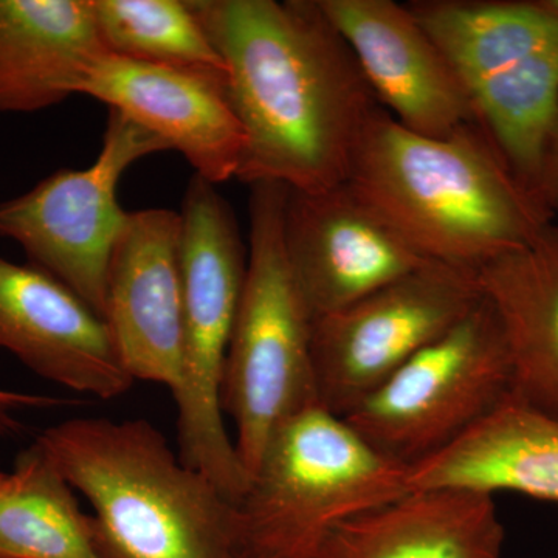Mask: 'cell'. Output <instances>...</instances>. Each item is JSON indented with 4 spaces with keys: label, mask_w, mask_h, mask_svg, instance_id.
Here are the masks:
<instances>
[{
    "label": "cell",
    "mask_w": 558,
    "mask_h": 558,
    "mask_svg": "<svg viewBox=\"0 0 558 558\" xmlns=\"http://www.w3.org/2000/svg\"><path fill=\"white\" fill-rule=\"evenodd\" d=\"M247 258L229 202L216 185L194 174L180 209L182 374L172 392L179 410V458L234 505L247 490L248 475L223 424L220 385Z\"/></svg>",
    "instance_id": "7"
},
{
    "label": "cell",
    "mask_w": 558,
    "mask_h": 558,
    "mask_svg": "<svg viewBox=\"0 0 558 558\" xmlns=\"http://www.w3.org/2000/svg\"><path fill=\"white\" fill-rule=\"evenodd\" d=\"M505 537L494 495L418 488L339 524L319 558H501Z\"/></svg>",
    "instance_id": "16"
},
{
    "label": "cell",
    "mask_w": 558,
    "mask_h": 558,
    "mask_svg": "<svg viewBox=\"0 0 558 558\" xmlns=\"http://www.w3.org/2000/svg\"><path fill=\"white\" fill-rule=\"evenodd\" d=\"M550 2H553V5L558 10V0H550Z\"/></svg>",
    "instance_id": "25"
},
{
    "label": "cell",
    "mask_w": 558,
    "mask_h": 558,
    "mask_svg": "<svg viewBox=\"0 0 558 558\" xmlns=\"http://www.w3.org/2000/svg\"><path fill=\"white\" fill-rule=\"evenodd\" d=\"M411 490L515 492L558 505V421L510 400L436 457L409 469Z\"/></svg>",
    "instance_id": "19"
},
{
    "label": "cell",
    "mask_w": 558,
    "mask_h": 558,
    "mask_svg": "<svg viewBox=\"0 0 558 558\" xmlns=\"http://www.w3.org/2000/svg\"><path fill=\"white\" fill-rule=\"evenodd\" d=\"M250 196L247 274L220 385V407L238 428L248 481L271 436L319 405L312 318L284 241L289 189L259 182Z\"/></svg>",
    "instance_id": "6"
},
{
    "label": "cell",
    "mask_w": 558,
    "mask_h": 558,
    "mask_svg": "<svg viewBox=\"0 0 558 558\" xmlns=\"http://www.w3.org/2000/svg\"><path fill=\"white\" fill-rule=\"evenodd\" d=\"M512 395L508 343L483 296L343 418L381 457L411 469L464 438Z\"/></svg>",
    "instance_id": "8"
},
{
    "label": "cell",
    "mask_w": 558,
    "mask_h": 558,
    "mask_svg": "<svg viewBox=\"0 0 558 558\" xmlns=\"http://www.w3.org/2000/svg\"><path fill=\"white\" fill-rule=\"evenodd\" d=\"M0 558H105L90 515L38 442L0 487Z\"/></svg>",
    "instance_id": "20"
},
{
    "label": "cell",
    "mask_w": 558,
    "mask_h": 558,
    "mask_svg": "<svg viewBox=\"0 0 558 558\" xmlns=\"http://www.w3.org/2000/svg\"><path fill=\"white\" fill-rule=\"evenodd\" d=\"M381 108L407 130L447 138L478 124L450 62L407 3L319 0Z\"/></svg>",
    "instance_id": "12"
},
{
    "label": "cell",
    "mask_w": 558,
    "mask_h": 558,
    "mask_svg": "<svg viewBox=\"0 0 558 558\" xmlns=\"http://www.w3.org/2000/svg\"><path fill=\"white\" fill-rule=\"evenodd\" d=\"M542 193L550 220L558 229V117L553 132H550L548 146H546L545 161H543Z\"/></svg>",
    "instance_id": "23"
},
{
    "label": "cell",
    "mask_w": 558,
    "mask_h": 558,
    "mask_svg": "<svg viewBox=\"0 0 558 558\" xmlns=\"http://www.w3.org/2000/svg\"><path fill=\"white\" fill-rule=\"evenodd\" d=\"M508 343L512 400L558 421V229L553 222L523 247L476 271Z\"/></svg>",
    "instance_id": "17"
},
{
    "label": "cell",
    "mask_w": 558,
    "mask_h": 558,
    "mask_svg": "<svg viewBox=\"0 0 558 558\" xmlns=\"http://www.w3.org/2000/svg\"><path fill=\"white\" fill-rule=\"evenodd\" d=\"M170 150L163 140L109 109L97 160L62 168L13 199L0 202V238L16 242L28 264L68 286L105 319L110 256L128 215L117 199L132 165Z\"/></svg>",
    "instance_id": "9"
},
{
    "label": "cell",
    "mask_w": 558,
    "mask_h": 558,
    "mask_svg": "<svg viewBox=\"0 0 558 558\" xmlns=\"http://www.w3.org/2000/svg\"><path fill=\"white\" fill-rule=\"evenodd\" d=\"M481 300L475 274L429 260L347 310L314 319L319 405L347 416Z\"/></svg>",
    "instance_id": "10"
},
{
    "label": "cell",
    "mask_w": 558,
    "mask_h": 558,
    "mask_svg": "<svg viewBox=\"0 0 558 558\" xmlns=\"http://www.w3.org/2000/svg\"><path fill=\"white\" fill-rule=\"evenodd\" d=\"M284 241L314 319L347 310L432 260L349 182L315 193L289 191Z\"/></svg>",
    "instance_id": "11"
},
{
    "label": "cell",
    "mask_w": 558,
    "mask_h": 558,
    "mask_svg": "<svg viewBox=\"0 0 558 558\" xmlns=\"http://www.w3.org/2000/svg\"><path fill=\"white\" fill-rule=\"evenodd\" d=\"M102 53L94 0H0V112L68 100Z\"/></svg>",
    "instance_id": "18"
},
{
    "label": "cell",
    "mask_w": 558,
    "mask_h": 558,
    "mask_svg": "<svg viewBox=\"0 0 558 558\" xmlns=\"http://www.w3.org/2000/svg\"><path fill=\"white\" fill-rule=\"evenodd\" d=\"M411 492L409 469L381 457L322 405L267 442L236 506L241 558H319L330 532Z\"/></svg>",
    "instance_id": "5"
},
{
    "label": "cell",
    "mask_w": 558,
    "mask_h": 558,
    "mask_svg": "<svg viewBox=\"0 0 558 558\" xmlns=\"http://www.w3.org/2000/svg\"><path fill=\"white\" fill-rule=\"evenodd\" d=\"M105 322L134 380L178 389L182 374L180 213H130L110 256Z\"/></svg>",
    "instance_id": "13"
},
{
    "label": "cell",
    "mask_w": 558,
    "mask_h": 558,
    "mask_svg": "<svg viewBox=\"0 0 558 558\" xmlns=\"http://www.w3.org/2000/svg\"><path fill=\"white\" fill-rule=\"evenodd\" d=\"M7 475L5 473H0V487H2V484L5 483Z\"/></svg>",
    "instance_id": "24"
},
{
    "label": "cell",
    "mask_w": 558,
    "mask_h": 558,
    "mask_svg": "<svg viewBox=\"0 0 558 558\" xmlns=\"http://www.w3.org/2000/svg\"><path fill=\"white\" fill-rule=\"evenodd\" d=\"M0 348L44 379L100 399L120 398L135 381L105 319L86 301L32 264L3 258Z\"/></svg>",
    "instance_id": "15"
},
{
    "label": "cell",
    "mask_w": 558,
    "mask_h": 558,
    "mask_svg": "<svg viewBox=\"0 0 558 558\" xmlns=\"http://www.w3.org/2000/svg\"><path fill=\"white\" fill-rule=\"evenodd\" d=\"M36 442L89 499L102 557L241 558L236 505L145 418H72Z\"/></svg>",
    "instance_id": "3"
},
{
    "label": "cell",
    "mask_w": 558,
    "mask_h": 558,
    "mask_svg": "<svg viewBox=\"0 0 558 558\" xmlns=\"http://www.w3.org/2000/svg\"><path fill=\"white\" fill-rule=\"evenodd\" d=\"M245 134L238 180L315 193L347 182L381 109L319 0H190Z\"/></svg>",
    "instance_id": "1"
},
{
    "label": "cell",
    "mask_w": 558,
    "mask_h": 558,
    "mask_svg": "<svg viewBox=\"0 0 558 558\" xmlns=\"http://www.w3.org/2000/svg\"><path fill=\"white\" fill-rule=\"evenodd\" d=\"M347 182L425 258L472 274L553 222L480 124L432 138L381 108L360 138Z\"/></svg>",
    "instance_id": "2"
},
{
    "label": "cell",
    "mask_w": 558,
    "mask_h": 558,
    "mask_svg": "<svg viewBox=\"0 0 558 558\" xmlns=\"http://www.w3.org/2000/svg\"><path fill=\"white\" fill-rule=\"evenodd\" d=\"M407 7L450 62L510 172L548 213L542 175L558 117L556 7L550 0H411Z\"/></svg>",
    "instance_id": "4"
},
{
    "label": "cell",
    "mask_w": 558,
    "mask_h": 558,
    "mask_svg": "<svg viewBox=\"0 0 558 558\" xmlns=\"http://www.w3.org/2000/svg\"><path fill=\"white\" fill-rule=\"evenodd\" d=\"M94 11L108 53L226 84V64L190 0H94Z\"/></svg>",
    "instance_id": "21"
},
{
    "label": "cell",
    "mask_w": 558,
    "mask_h": 558,
    "mask_svg": "<svg viewBox=\"0 0 558 558\" xmlns=\"http://www.w3.org/2000/svg\"><path fill=\"white\" fill-rule=\"evenodd\" d=\"M69 403L68 400L25 395V392L3 391L0 389V435L20 432L14 413L24 409H50Z\"/></svg>",
    "instance_id": "22"
},
{
    "label": "cell",
    "mask_w": 558,
    "mask_h": 558,
    "mask_svg": "<svg viewBox=\"0 0 558 558\" xmlns=\"http://www.w3.org/2000/svg\"><path fill=\"white\" fill-rule=\"evenodd\" d=\"M76 94L153 132L213 185L238 178L245 134L222 81L106 51L87 69Z\"/></svg>",
    "instance_id": "14"
}]
</instances>
